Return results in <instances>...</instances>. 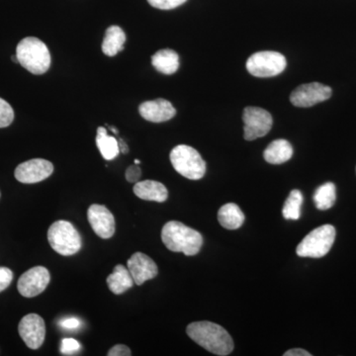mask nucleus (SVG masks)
<instances>
[{"instance_id": "obj_27", "label": "nucleus", "mask_w": 356, "mask_h": 356, "mask_svg": "<svg viewBox=\"0 0 356 356\" xmlns=\"http://www.w3.org/2000/svg\"><path fill=\"white\" fill-rule=\"evenodd\" d=\"M81 350V343L74 339H64L60 346V353L65 355H74Z\"/></svg>"}, {"instance_id": "obj_32", "label": "nucleus", "mask_w": 356, "mask_h": 356, "mask_svg": "<svg viewBox=\"0 0 356 356\" xmlns=\"http://www.w3.org/2000/svg\"><path fill=\"white\" fill-rule=\"evenodd\" d=\"M284 356H312L310 353L302 348H293L284 353Z\"/></svg>"}, {"instance_id": "obj_30", "label": "nucleus", "mask_w": 356, "mask_h": 356, "mask_svg": "<svg viewBox=\"0 0 356 356\" xmlns=\"http://www.w3.org/2000/svg\"><path fill=\"white\" fill-rule=\"evenodd\" d=\"M108 356H130L132 355V351L125 344H116L107 353Z\"/></svg>"}, {"instance_id": "obj_36", "label": "nucleus", "mask_w": 356, "mask_h": 356, "mask_svg": "<svg viewBox=\"0 0 356 356\" xmlns=\"http://www.w3.org/2000/svg\"><path fill=\"white\" fill-rule=\"evenodd\" d=\"M139 163H140V161H139V159H136V161H135V165H139Z\"/></svg>"}, {"instance_id": "obj_6", "label": "nucleus", "mask_w": 356, "mask_h": 356, "mask_svg": "<svg viewBox=\"0 0 356 356\" xmlns=\"http://www.w3.org/2000/svg\"><path fill=\"white\" fill-rule=\"evenodd\" d=\"M48 240L51 248L64 257L76 254L81 248V238L77 229L70 222L57 221L48 231Z\"/></svg>"}, {"instance_id": "obj_29", "label": "nucleus", "mask_w": 356, "mask_h": 356, "mask_svg": "<svg viewBox=\"0 0 356 356\" xmlns=\"http://www.w3.org/2000/svg\"><path fill=\"white\" fill-rule=\"evenodd\" d=\"M126 179L131 184H137L139 181L140 177H142V170L138 165L129 166L125 173Z\"/></svg>"}, {"instance_id": "obj_2", "label": "nucleus", "mask_w": 356, "mask_h": 356, "mask_svg": "<svg viewBox=\"0 0 356 356\" xmlns=\"http://www.w3.org/2000/svg\"><path fill=\"white\" fill-rule=\"evenodd\" d=\"M161 240L168 250L187 257L197 254L203 245V236L199 232L177 221L166 222L161 231Z\"/></svg>"}, {"instance_id": "obj_10", "label": "nucleus", "mask_w": 356, "mask_h": 356, "mask_svg": "<svg viewBox=\"0 0 356 356\" xmlns=\"http://www.w3.org/2000/svg\"><path fill=\"white\" fill-rule=\"evenodd\" d=\"M50 280V273L46 267H33L21 275L18 280V291L26 298H33L44 291Z\"/></svg>"}, {"instance_id": "obj_15", "label": "nucleus", "mask_w": 356, "mask_h": 356, "mask_svg": "<svg viewBox=\"0 0 356 356\" xmlns=\"http://www.w3.org/2000/svg\"><path fill=\"white\" fill-rule=\"evenodd\" d=\"M139 112L145 120L153 123H163L170 120L177 114V110L172 103L163 98L142 103L139 107Z\"/></svg>"}, {"instance_id": "obj_24", "label": "nucleus", "mask_w": 356, "mask_h": 356, "mask_svg": "<svg viewBox=\"0 0 356 356\" xmlns=\"http://www.w3.org/2000/svg\"><path fill=\"white\" fill-rule=\"evenodd\" d=\"M302 204H303V195L301 191L295 189L290 192L283 207V217L286 220H298L301 216Z\"/></svg>"}, {"instance_id": "obj_16", "label": "nucleus", "mask_w": 356, "mask_h": 356, "mask_svg": "<svg viewBox=\"0 0 356 356\" xmlns=\"http://www.w3.org/2000/svg\"><path fill=\"white\" fill-rule=\"evenodd\" d=\"M133 191L142 200L163 203L168 197V191L165 185L154 180L138 181L134 186Z\"/></svg>"}, {"instance_id": "obj_12", "label": "nucleus", "mask_w": 356, "mask_h": 356, "mask_svg": "<svg viewBox=\"0 0 356 356\" xmlns=\"http://www.w3.org/2000/svg\"><path fill=\"white\" fill-rule=\"evenodd\" d=\"M18 332L28 348L38 350L46 337V325L43 318L37 314H29L20 321Z\"/></svg>"}, {"instance_id": "obj_13", "label": "nucleus", "mask_w": 356, "mask_h": 356, "mask_svg": "<svg viewBox=\"0 0 356 356\" xmlns=\"http://www.w3.org/2000/svg\"><path fill=\"white\" fill-rule=\"evenodd\" d=\"M89 224L99 238H112L115 234V219L113 214L104 205L93 204L88 208Z\"/></svg>"}, {"instance_id": "obj_21", "label": "nucleus", "mask_w": 356, "mask_h": 356, "mask_svg": "<svg viewBox=\"0 0 356 356\" xmlns=\"http://www.w3.org/2000/svg\"><path fill=\"white\" fill-rule=\"evenodd\" d=\"M152 64L161 74H172L179 67V57L175 51L165 49L154 54L152 57Z\"/></svg>"}, {"instance_id": "obj_17", "label": "nucleus", "mask_w": 356, "mask_h": 356, "mask_svg": "<svg viewBox=\"0 0 356 356\" xmlns=\"http://www.w3.org/2000/svg\"><path fill=\"white\" fill-rule=\"evenodd\" d=\"M293 147L286 140H273L268 145L264 153V158L271 165H281L292 158Z\"/></svg>"}, {"instance_id": "obj_4", "label": "nucleus", "mask_w": 356, "mask_h": 356, "mask_svg": "<svg viewBox=\"0 0 356 356\" xmlns=\"http://www.w3.org/2000/svg\"><path fill=\"white\" fill-rule=\"evenodd\" d=\"M336 240V229L332 225H323L314 229L303 238L296 248L301 257L320 259L331 250Z\"/></svg>"}, {"instance_id": "obj_34", "label": "nucleus", "mask_w": 356, "mask_h": 356, "mask_svg": "<svg viewBox=\"0 0 356 356\" xmlns=\"http://www.w3.org/2000/svg\"><path fill=\"white\" fill-rule=\"evenodd\" d=\"M110 130H111L112 132H113L114 134H118L119 133V131L117 130V129L115 128V127H110Z\"/></svg>"}, {"instance_id": "obj_26", "label": "nucleus", "mask_w": 356, "mask_h": 356, "mask_svg": "<svg viewBox=\"0 0 356 356\" xmlns=\"http://www.w3.org/2000/svg\"><path fill=\"white\" fill-rule=\"evenodd\" d=\"M186 1L187 0H147L152 6L154 8L161 9V10H170V9L177 8Z\"/></svg>"}, {"instance_id": "obj_31", "label": "nucleus", "mask_w": 356, "mask_h": 356, "mask_svg": "<svg viewBox=\"0 0 356 356\" xmlns=\"http://www.w3.org/2000/svg\"><path fill=\"white\" fill-rule=\"evenodd\" d=\"M60 325H62L64 329L74 330L77 329V327L81 325V322H79V320H77V318H70L63 321V322L60 323Z\"/></svg>"}, {"instance_id": "obj_20", "label": "nucleus", "mask_w": 356, "mask_h": 356, "mask_svg": "<svg viewBox=\"0 0 356 356\" xmlns=\"http://www.w3.org/2000/svg\"><path fill=\"white\" fill-rule=\"evenodd\" d=\"M126 34L119 26H110L105 32L102 42V51L108 57H114L124 49Z\"/></svg>"}, {"instance_id": "obj_3", "label": "nucleus", "mask_w": 356, "mask_h": 356, "mask_svg": "<svg viewBox=\"0 0 356 356\" xmlns=\"http://www.w3.org/2000/svg\"><path fill=\"white\" fill-rule=\"evenodd\" d=\"M18 63L33 74H43L51 65V55L44 42L35 37L21 40L16 48Z\"/></svg>"}, {"instance_id": "obj_14", "label": "nucleus", "mask_w": 356, "mask_h": 356, "mask_svg": "<svg viewBox=\"0 0 356 356\" xmlns=\"http://www.w3.org/2000/svg\"><path fill=\"white\" fill-rule=\"evenodd\" d=\"M127 267L136 285H143L159 274L156 262L143 252H136L129 259Z\"/></svg>"}, {"instance_id": "obj_33", "label": "nucleus", "mask_w": 356, "mask_h": 356, "mask_svg": "<svg viewBox=\"0 0 356 356\" xmlns=\"http://www.w3.org/2000/svg\"><path fill=\"white\" fill-rule=\"evenodd\" d=\"M119 144V149H120V152L123 154H128L129 153V147L127 146V144H126L125 142H124L123 140L120 139L118 140Z\"/></svg>"}, {"instance_id": "obj_28", "label": "nucleus", "mask_w": 356, "mask_h": 356, "mask_svg": "<svg viewBox=\"0 0 356 356\" xmlns=\"http://www.w3.org/2000/svg\"><path fill=\"white\" fill-rule=\"evenodd\" d=\"M13 280V273L7 267L0 266V292L9 287Z\"/></svg>"}, {"instance_id": "obj_7", "label": "nucleus", "mask_w": 356, "mask_h": 356, "mask_svg": "<svg viewBox=\"0 0 356 356\" xmlns=\"http://www.w3.org/2000/svg\"><path fill=\"white\" fill-rule=\"evenodd\" d=\"M286 58L278 51H264L248 58L247 70L252 76L271 77L278 76L286 69Z\"/></svg>"}, {"instance_id": "obj_8", "label": "nucleus", "mask_w": 356, "mask_h": 356, "mask_svg": "<svg viewBox=\"0 0 356 356\" xmlns=\"http://www.w3.org/2000/svg\"><path fill=\"white\" fill-rule=\"evenodd\" d=\"M243 131L245 139L254 140L264 137L273 127V117L266 110L259 107L248 106L243 110Z\"/></svg>"}, {"instance_id": "obj_35", "label": "nucleus", "mask_w": 356, "mask_h": 356, "mask_svg": "<svg viewBox=\"0 0 356 356\" xmlns=\"http://www.w3.org/2000/svg\"><path fill=\"white\" fill-rule=\"evenodd\" d=\"M11 58H13V60L14 63H17V64H19V63H18V58L17 57H16V56H13V57Z\"/></svg>"}, {"instance_id": "obj_18", "label": "nucleus", "mask_w": 356, "mask_h": 356, "mask_svg": "<svg viewBox=\"0 0 356 356\" xmlns=\"http://www.w3.org/2000/svg\"><path fill=\"white\" fill-rule=\"evenodd\" d=\"M107 285L110 291L116 295L123 294L134 286V280L128 267L118 264L114 267L113 273L107 277Z\"/></svg>"}, {"instance_id": "obj_19", "label": "nucleus", "mask_w": 356, "mask_h": 356, "mask_svg": "<svg viewBox=\"0 0 356 356\" xmlns=\"http://www.w3.org/2000/svg\"><path fill=\"white\" fill-rule=\"evenodd\" d=\"M218 220L222 228L236 229L243 226L245 215L236 204L228 203L220 208Z\"/></svg>"}, {"instance_id": "obj_22", "label": "nucleus", "mask_w": 356, "mask_h": 356, "mask_svg": "<svg viewBox=\"0 0 356 356\" xmlns=\"http://www.w3.org/2000/svg\"><path fill=\"white\" fill-rule=\"evenodd\" d=\"M96 145L99 149L100 154L106 161H112L120 153L118 140L114 137L108 136L106 128L99 127L97 129Z\"/></svg>"}, {"instance_id": "obj_25", "label": "nucleus", "mask_w": 356, "mask_h": 356, "mask_svg": "<svg viewBox=\"0 0 356 356\" xmlns=\"http://www.w3.org/2000/svg\"><path fill=\"white\" fill-rule=\"evenodd\" d=\"M14 120V111L11 105L0 98V128L8 127Z\"/></svg>"}, {"instance_id": "obj_11", "label": "nucleus", "mask_w": 356, "mask_h": 356, "mask_svg": "<svg viewBox=\"0 0 356 356\" xmlns=\"http://www.w3.org/2000/svg\"><path fill=\"white\" fill-rule=\"evenodd\" d=\"M53 172L54 165L51 161L43 159H34L18 165L14 175L21 184H33L50 177Z\"/></svg>"}, {"instance_id": "obj_23", "label": "nucleus", "mask_w": 356, "mask_h": 356, "mask_svg": "<svg viewBox=\"0 0 356 356\" xmlns=\"http://www.w3.org/2000/svg\"><path fill=\"white\" fill-rule=\"evenodd\" d=\"M336 199V185L332 182L321 185L314 194V202L318 210L330 209L334 205Z\"/></svg>"}, {"instance_id": "obj_9", "label": "nucleus", "mask_w": 356, "mask_h": 356, "mask_svg": "<svg viewBox=\"0 0 356 356\" xmlns=\"http://www.w3.org/2000/svg\"><path fill=\"white\" fill-rule=\"evenodd\" d=\"M332 88L320 83L302 84L298 86L290 95V102L296 107H312L325 100L332 96Z\"/></svg>"}, {"instance_id": "obj_1", "label": "nucleus", "mask_w": 356, "mask_h": 356, "mask_svg": "<svg viewBox=\"0 0 356 356\" xmlns=\"http://www.w3.org/2000/svg\"><path fill=\"white\" fill-rule=\"evenodd\" d=\"M187 334L192 341L213 355L226 356L234 350V341L228 332L215 323L202 321L188 325Z\"/></svg>"}, {"instance_id": "obj_5", "label": "nucleus", "mask_w": 356, "mask_h": 356, "mask_svg": "<svg viewBox=\"0 0 356 356\" xmlns=\"http://www.w3.org/2000/svg\"><path fill=\"white\" fill-rule=\"evenodd\" d=\"M173 168L179 175L191 180L201 179L206 173V163L200 154L192 147L179 145L170 153Z\"/></svg>"}]
</instances>
